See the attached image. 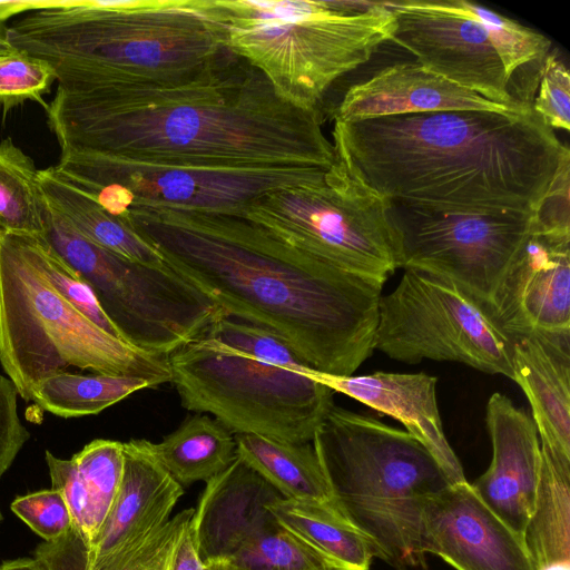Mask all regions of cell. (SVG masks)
Here are the masks:
<instances>
[{
  "label": "cell",
  "mask_w": 570,
  "mask_h": 570,
  "mask_svg": "<svg viewBox=\"0 0 570 570\" xmlns=\"http://www.w3.org/2000/svg\"><path fill=\"white\" fill-rule=\"evenodd\" d=\"M332 389L401 422L433 456L451 484L465 482L463 468L444 434L436 401L435 376L426 373L374 372L335 376L311 371Z\"/></svg>",
  "instance_id": "cell-19"
},
{
  "label": "cell",
  "mask_w": 570,
  "mask_h": 570,
  "mask_svg": "<svg viewBox=\"0 0 570 570\" xmlns=\"http://www.w3.org/2000/svg\"><path fill=\"white\" fill-rule=\"evenodd\" d=\"M452 12L478 22L499 55L509 79L512 97L532 106L541 69L551 41L519 22L466 0H435Z\"/></svg>",
  "instance_id": "cell-25"
},
{
  "label": "cell",
  "mask_w": 570,
  "mask_h": 570,
  "mask_svg": "<svg viewBox=\"0 0 570 570\" xmlns=\"http://www.w3.org/2000/svg\"><path fill=\"white\" fill-rule=\"evenodd\" d=\"M43 237L89 284L120 338L140 351L168 357L226 316L168 265L140 264L100 247L50 205Z\"/></svg>",
  "instance_id": "cell-9"
},
{
  "label": "cell",
  "mask_w": 570,
  "mask_h": 570,
  "mask_svg": "<svg viewBox=\"0 0 570 570\" xmlns=\"http://www.w3.org/2000/svg\"><path fill=\"white\" fill-rule=\"evenodd\" d=\"M168 570H205L190 521L175 544Z\"/></svg>",
  "instance_id": "cell-42"
},
{
  "label": "cell",
  "mask_w": 570,
  "mask_h": 570,
  "mask_svg": "<svg viewBox=\"0 0 570 570\" xmlns=\"http://www.w3.org/2000/svg\"><path fill=\"white\" fill-rule=\"evenodd\" d=\"M33 558L45 570H88L89 547L73 524L63 537L39 544Z\"/></svg>",
  "instance_id": "cell-41"
},
{
  "label": "cell",
  "mask_w": 570,
  "mask_h": 570,
  "mask_svg": "<svg viewBox=\"0 0 570 570\" xmlns=\"http://www.w3.org/2000/svg\"><path fill=\"white\" fill-rule=\"evenodd\" d=\"M124 219L227 317L268 330L308 367L351 376L372 355L383 282L321 261L242 214L138 207Z\"/></svg>",
  "instance_id": "cell-2"
},
{
  "label": "cell",
  "mask_w": 570,
  "mask_h": 570,
  "mask_svg": "<svg viewBox=\"0 0 570 570\" xmlns=\"http://www.w3.org/2000/svg\"><path fill=\"white\" fill-rule=\"evenodd\" d=\"M61 150L224 169L328 168L321 112L283 99L227 48L197 75L149 87L58 86L46 109Z\"/></svg>",
  "instance_id": "cell-1"
},
{
  "label": "cell",
  "mask_w": 570,
  "mask_h": 570,
  "mask_svg": "<svg viewBox=\"0 0 570 570\" xmlns=\"http://www.w3.org/2000/svg\"><path fill=\"white\" fill-rule=\"evenodd\" d=\"M335 156L389 200L439 212H534L569 148L533 110L334 119Z\"/></svg>",
  "instance_id": "cell-3"
},
{
  "label": "cell",
  "mask_w": 570,
  "mask_h": 570,
  "mask_svg": "<svg viewBox=\"0 0 570 570\" xmlns=\"http://www.w3.org/2000/svg\"><path fill=\"white\" fill-rule=\"evenodd\" d=\"M1 519H2V514H1V511H0V521H1Z\"/></svg>",
  "instance_id": "cell-47"
},
{
  "label": "cell",
  "mask_w": 570,
  "mask_h": 570,
  "mask_svg": "<svg viewBox=\"0 0 570 570\" xmlns=\"http://www.w3.org/2000/svg\"><path fill=\"white\" fill-rule=\"evenodd\" d=\"M275 519L343 570H368L372 542L334 504L277 499L268 505Z\"/></svg>",
  "instance_id": "cell-27"
},
{
  "label": "cell",
  "mask_w": 570,
  "mask_h": 570,
  "mask_svg": "<svg viewBox=\"0 0 570 570\" xmlns=\"http://www.w3.org/2000/svg\"><path fill=\"white\" fill-rule=\"evenodd\" d=\"M40 181L49 205L92 243L132 262L166 265L160 253L129 223L106 210L55 166L40 170Z\"/></svg>",
  "instance_id": "cell-23"
},
{
  "label": "cell",
  "mask_w": 570,
  "mask_h": 570,
  "mask_svg": "<svg viewBox=\"0 0 570 570\" xmlns=\"http://www.w3.org/2000/svg\"><path fill=\"white\" fill-rule=\"evenodd\" d=\"M374 350L409 364L451 361L512 380V337L490 308L453 282L405 268L381 296Z\"/></svg>",
  "instance_id": "cell-11"
},
{
  "label": "cell",
  "mask_w": 570,
  "mask_h": 570,
  "mask_svg": "<svg viewBox=\"0 0 570 570\" xmlns=\"http://www.w3.org/2000/svg\"><path fill=\"white\" fill-rule=\"evenodd\" d=\"M512 337V380L522 389L540 442L570 460V330Z\"/></svg>",
  "instance_id": "cell-22"
},
{
  "label": "cell",
  "mask_w": 570,
  "mask_h": 570,
  "mask_svg": "<svg viewBox=\"0 0 570 570\" xmlns=\"http://www.w3.org/2000/svg\"><path fill=\"white\" fill-rule=\"evenodd\" d=\"M57 0H16V1H0V22L4 21L18 13L24 11H37L46 9L56 3Z\"/></svg>",
  "instance_id": "cell-43"
},
{
  "label": "cell",
  "mask_w": 570,
  "mask_h": 570,
  "mask_svg": "<svg viewBox=\"0 0 570 570\" xmlns=\"http://www.w3.org/2000/svg\"><path fill=\"white\" fill-rule=\"evenodd\" d=\"M230 560L243 570H343L277 520L248 539Z\"/></svg>",
  "instance_id": "cell-32"
},
{
  "label": "cell",
  "mask_w": 570,
  "mask_h": 570,
  "mask_svg": "<svg viewBox=\"0 0 570 570\" xmlns=\"http://www.w3.org/2000/svg\"><path fill=\"white\" fill-rule=\"evenodd\" d=\"M159 463L180 485L208 481L237 458L234 433L215 417L188 416L159 443H154Z\"/></svg>",
  "instance_id": "cell-28"
},
{
  "label": "cell",
  "mask_w": 570,
  "mask_h": 570,
  "mask_svg": "<svg viewBox=\"0 0 570 570\" xmlns=\"http://www.w3.org/2000/svg\"><path fill=\"white\" fill-rule=\"evenodd\" d=\"M312 444L340 512L399 570L425 567L420 550L424 500L451 483L406 431L333 405Z\"/></svg>",
  "instance_id": "cell-6"
},
{
  "label": "cell",
  "mask_w": 570,
  "mask_h": 570,
  "mask_svg": "<svg viewBox=\"0 0 570 570\" xmlns=\"http://www.w3.org/2000/svg\"><path fill=\"white\" fill-rule=\"evenodd\" d=\"M7 29L8 27L0 22V55L13 50L7 39Z\"/></svg>",
  "instance_id": "cell-46"
},
{
  "label": "cell",
  "mask_w": 570,
  "mask_h": 570,
  "mask_svg": "<svg viewBox=\"0 0 570 570\" xmlns=\"http://www.w3.org/2000/svg\"><path fill=\"white\" fill-rule=\"evenodd\" d=\"M193 514L194 509L177 513L121 570H168L175 544Z\"/></svg>",
  "instance_id": "cell-40"
},
{
  "label": "cell",
  "mask_w": 570,
  "mask_h": 570,
  "mask_svg": "<svg viewBox=\"0 0 570 570\" xmlns=\"http://www.w3.org/2000/svg\"><path fill=\"white\" fill-rule=\"evenodd\" d=\"M145 389L154 386L140 377L60 371L35 385L31 401L57 416L79 417L98 414Z\"/></svg>",
  "instance_id": "cell-30"
},
{
  "label": "cell",
  "mask_w": 570,
  "mask_h": 570,
  "mask_svg": "<svg viewBox=\"0 0 570 570\" xmlns=\"http://www.w3.org/2000/svg\"><path fill=\"white\" fill-rule=\"evenodd\" d=\"M205 570H243L230 559H216L204 562Z\"/></svg>",
  "instance_id": "cell-45"
},
{
  "label": "cell",
  "mask_w": 570,
  "mask_h": 570,
  "mask_svg": "<svg viewBox=\"0 0 570 570\" xmlns=\"http://www.w3.org/2000/svg\"><path fill=\"white\" fill-rule=\"evenodd\" d=\"M55 81V69L40 58L16 49L0 55V105L4 111L27 100L47 109L42 96L50 91Z\"/></svg>",
  "instance_id": "cell-34"
},
{
  "label": "cell",
  "mask_w": 570,
  "mask_h": 570,
  "mask_svg": "<svg viewBox=\"0 0 570 570\" xmlns=\"http://www.w3.org/2000/svg\"><path fill=\"white\" fill-rule=\"evenodd\" d=\"M389 200L335 156L313 178L269 190L242 213L289 245L383 283L396 266Z\"/></svg>",
  "instance_id": "cell-10"
},
{
  "label": "cell",
  "mask_w": 570,
  "mask_h": 570,
  "mask_svg": "<svg viewBox=\"0 0 570 570\" xmlns=\"http://www.w3.org/2000/svg\"><path fill=\"white\" fill-rule=\"evenodd\" d=\"M485 422L492 443V460L487 471L471 485L504 523L523 535L538 494L539 434L532 417L499 392L488 401Z\"/></svg>",
  "instance_id": "cell-18"
},
{
  "label": "cell",
  "mask_w": 570,
  "mask_h": 570,
  "mask_svg": "<svg viewBox=\"0 0 570 570\" xmlns=\"http://www.w3.org/2000/svg\"><path fill=\"white\" fill-rule=\"evenodd\" d=\"M7 39L70 88L179 82L226 49L212 0H57L13 21Z\"/></svg>",
  "instance_id": "cell-4"
},
{
  "label": "cell",
  "mask_w": 570,
  "mask_h": 570,
  "mask_svg": "<svg viewBox=\"0 0 570 570\" xmlns=\"http://www.w3.org/2000/svg\"><path fill=\"white\" fill-rule=\"evenodd\" d=\"M212 2L224 46L306 110L318 109L330 87L367 62L394 29L386 1Z\"/></svg>",
  "instance_id": "cell-5"
},
{
  "label": "cell",
  "mask_w": 570,
  "mask_h": 570,
  "mask_svg": "<svg viewBox=\"0 0 570 570\" xmlns=\"http://www.w3.org/2000/svg\"><path fill=\"white\" fill-rule=\"evenodd\" d=\"M49 204L33 160L10 137L0 142V235L43 236Z\"/></svg>",
  "instance_id": "cell-29"
},
{
  "label": "cell",
  "mask_w": 570,
  "mask_h": 570,
  "mask_svg": "<svg viewBox=\"0 0 570 570\" xmlns=\"http://www.w3.org/2000/svg\"><path fill=\"white\" fill-rule=\"evenodd\" d=\"M532 110L552 130L570 129V72L559 55H547L538 83Z\"/></svg>",
  "instance_id": "cell-37"
},
{
  "label": "cell",
  "mask_w": 570,
  "mask_h": 570,
  "mask_svg": "<svg viewBox=\"0 0 570 570\" xmlns=\"http://www.w3.org/2000/svg\"><path fill=\"white\" fill-rule=\"evenodd\" d=\"M30 242L42 273L56 291L97 326L120 338L83 277L60 256L43 236L30 235Z\"/></svg>",
  "instance_id": "cell-33"
},
{
  "label": "cell",
  "mask_w": 570,
  "mask_h": 570,
  "mask_svg": "<svg viewBox=\"0 0 570 570\" xmlns=\"http://www.w3.org/2000/svg\"><path fill=\"white\" fill-rule=\"evenodd\" d=\"M0 570H45L36 558H19L0 564Z\"/></svg>",
  "instance_id": "cell-44"
},
{
  "label": "cell",
  "mask_w": 570,
  "mask_h": 570,
  "mask_svg": "<svg viewBox=\"0 0 570 570\" xmlns=\"http://www.w3.org/2000/svg\"><path fill=\"white\" fill-rule=\"evenodd\" d=\"M419 544L455 570H535L523 537L504 523L468 481L428 497Z\"/></svg>",
  "instance_id": "cell-15"
},
{
  "label": "cell",
  "mask_w": 570,
  "mask_h": 570,
  "mask_svg": "<svg viewBox=\"0 0 570 570\" xmlns=\"http://www.w3.org/2000/svg\"><path fill=\"white\" fill-rule=\"evenodd\" d=\"M0 363L26 402L68 366L145 379L154 389L171 380L168 357L110 335L60 295L22 234L0 235Z\"/></svg>",
  "instance_id": "cell-7"
},
{
  "label": "cell",
  "mask_w": 570,
  "mask_h": 570,
  "mask_svg": "<svg viewBox=\"0 0 570 570\" xmlns=\"http://www.w3.org/2000/svg\"><path fill=\"white\" fill-rule=\"evenodd\" d=\"M234 435L237 454L284 499L336 505L312 442L291 443L255 434Z\"/></svg>",
  "instance_id": "cell-26"
},
{
  "label": "cell",
  "mask_w": 570,
  "mask_h": 570,
  "mask_svg": "<svg viewBox=\"0 0 570 570\" xmlns=\"http://www.w3.org/2000/svg\"><path fill=\"white\" fill-rule=\"evenodd\" d=\"M490 309L510 336L570 330V228L543 226L535 213Z\"/></svg>",
  "instance_id": "cell-17"
},
{
  "label": "cell",
  "mask_w": 570,
  "mask_h": 570,
  "mask_svg": "<svg viewBox=\"0 0 570 570\" xmlns=\"http://www.w3.org/2000/svg\"><path fill=\"white\" fill-rule=\"evenodd\" d=\"M283 498L238 454L206 481L190 520L203 562L230 559L252 537L276 521L268 505Z\"/></svg>",
  "instance_id": "cell-20"
},
{
  "label": "cell",
  "mask_w": 570,
  "mask_h": 570,
  "mask_svg": "<svg viewBox=\"0 0 570 570\" xmlns=\"http://www.w3.org/2000/svg\"><path fill=\"white\" fill-rule=\"evenodd\" d=\"M122 445L121 484L89 547L88 570H121L165 528L184 494L156 458L153 442L131 439Z\"/></svg>",
  "instance_id": "cell-16"
},
{
  "label": "cell",
  "mask_w": 570,
  "mask_h": 570,
  "mask_svg": "<svg viewBox=\"0 0 570 570\" xmlns=\"http://www.w3.org/2000/svg\"><path fill=\"white\" fill-rule=\"evenodd\" d=\"M55 168L122 220L138 207L242 214L261 195L326 169L205 168L72 150H61Z\"/></svg>",
  "instance_id": "cell-12"
},
{
  "label": "cell",
  "mask_w": 570,
  "mask_h": 570,
  "mask_svg": "<svg viewBox=\"0 0 570 570\" xmlns=\"http://www.w3.org/2000/svg\"><path fill=\"white\" fill-rule=\"evenodd\" d=\"M540 445L537 501L522 537L535 570H570V460Z\"/></svg>",
  "instance_id": "cell-24"
},
{
  "label": "cell",
  "mask_w": 570,
  "mask_h": 570,
  "mask_svg": "<svg viewBox=\"0 0 570 570\" xmlns=\"http://www.w3.org/2000/svg\"><path fill=\"white\" fill-rule=\"evenodd\" d=\"M387 215L397 268L444 277L489 308L535 220L534 212H439L396 200Z\"/></svg>",
  "instance_id": "cell-13"
},
{
  "label": "cell",
  "mask_w": 570,
  "mask_h": 570,
  "mask_svg": "<svg viewBox=\"0 0 570 570\" xmlns=\"http://www.w3.org/2000/svg\"><path fill=\"white\" fill-rule=\"evenodd\" d=\"M394 16L391 41L411 52L428 70L520 112L504 66L484 29L474 20L440 7L435 0L386 1Z\"/></svg>",
  "instance_id": "cell-14"
},
{
  "label": "cell",
  "mask_w": 570,
  "mask_h": 570,
  "mask_svg": "<svg viewBox=\"0 0 570 570\" xmlns=\"http://www.w3.org/2000/svg\"><path fill=\"white\" fill-rule=\"evenodd\" d=\"M448 110L523 114L490 101L419 63H396L352 86L337 106L334 119L356 120Z\"/></svg>",
  "instance_id": "cell-21"
},
{
  "label": "cell",
  "mask_w": 570,
  "mask_h": 570,
  "mask_svg": "<svg viewBox=\"0 0 570 570\" xmlns=\"http://www.w3.org/2000/svg\"><path fill=\"white\" fill-rule=\"evenodd\" d=\"M11 510L45 542L63 537L73 525L63 495L53 488L16 498Z\"/></svg>",
  "instance_id": "cell-36"
},
{
  "label": "cell",
  "mask_w": 570,
  "mask_h": 570,
  "mask_svg": "<svg viewBox=\"0 0 570 570\" xmlns=\"http://www.w3.org/2000/svg\"><path fill=\"white\" fill-rule=\"evenodd\" d=\"M89 504L88 547L96 539L124 475L122 442L96 439L72 458Z\"/></svg>",
  "instance_id": "cell-31"
},
{
  "label": "cell",
  "mask_w": 570,
  "mask_h": 570,
  "mask_svg": "<svg viewBox=\"0 0 570 570\" xmlns=\"http://www.w3.org/2000/svg\"><path fill=\"white\" fill-rule=\"evenodd\" d=\"M206 335L267 362L296 371L311 368L278 336L244 321L225 316L214 324Z\"/></svg>",
  "instance_id": "cell-35"
},
{
  "label": "cell",
  "mask_w": 570,
  "mask_h": 570,
  "mask_svg": "<svg viewBox=\"0 0 570 570\" xmlns=\"http://www.w3.org/2000/svg\"><path fill=\"white\" fill-rule=\"evenodd\" d=\"M46 462L53 489L63 495L73 524L88 542L89 504L86 491L72 459H59L46 451Z\"/></svg>",
  "instance_id": "cell-38"
},
{
  "label": "cell",
  "mask_w": 570,
  "mask_h": 570,
  "mask_svg": "<svg viewBox=\"0 0 570 570\" xmlns=\"http://www.w3.org/2000/svg\"><path fill=\"white\" fill-rule=\"evenodd\" d=\"M184 409L212 414L234 434L312 442L334 405V391L311 371L258 358L210 335L168 356Z\"/></svg>",
  "instance_id": "cell-8"
},
{
  "label": "cell",
  "mask_w": 570,
  "mask_h": 570,
  "mask_svg": "<svg viewBox=\"0 0 570 570\" xmlns=\"http://www.w3.org/2000/svg\"><path fill=\"white\" fill-rule=\"evenodd\" d=\"M18 395L12 381L0 374V478L29 439L18 415Z\"/></svg>",
  "instance_id": "cell-39"
}]
</instances>
